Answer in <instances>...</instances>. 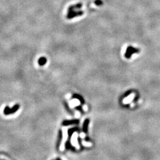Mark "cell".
Segmentation results:
<instances>
[{
  "label": "cell",
  "mask_w": 160,
  "mask_h": 160,
  "mask_svg": "<svg viewBox=\"0 0 160 160\" xmlns=\"http://www.w3.org/2000/svg\"><path fill=\"white\" fill-rule=\"evenodd\" d=\"M82 7V4L79 3L76 4L75 5H71L68 8V11H71V10H74L75 9H80Z\"/></svg>",
  "instance_id": "8992f818"
},
{
  "label": "cell",
  "mask_w": 160,
  "mask_h": 160,
  "mask_svg": "<svg viewBox=\"0 0 160 160\" xmlns=\"http://www.w3.org/2000/svg\"><path fill=\"white\" fill-rule=\"evenodd\" d=\"M20 109V105L18 104H16L12 108H10L9 106H6L4 108V114L6 116L10 115H13L15 113H16Z\"/></svg>",
  "instance_id": "6da1fadb"
},
{
  "label": "cell",
  "mask_w": 160,
  "mask_h": 160,
  "mask_svg": "<svg viewBox=\"0 0 160 160\" xmlns=\"http://www.w3.org/2000/svg\"><path fill=\"white\" fill-rule=\"evenodd\" d=\"M140 52V50L137 48H135V47L132 46H128L127 49H126V51L124 54V56L126 58L128 59H129V58H131L132 54L134 53H139Z\"/></svg>",
  "instance_id": "7a4b0ae2"
},
{
  "label": "cell",
  "mask_w": 160,
  "mask_h": 160,
  "mask_svg": "<svg viewBox=\"0 0 160 160\" xmlns=\"http://www.w3.org/2000/svg\"><path fill=\"white\" fill-rule=\"evenodd\" d=\"M82 144L85 145V146H91V144L89 142H85V141H83L82 142Z\"/></svg>",
  "instance_id": "30bf717a"
},
{
  "label": "cell",
  "mask_w": 160,
  "mask_h": 160,
  "mask_svg": "<svg viewBox=\"0 0 160 160\" xmlns=\"http://www.w3.org/2000/svg\"><path fill=\"white\" fill-rule=\"evenodd\" d=\"M81 136L82 138H84V134H81Z\"/></svg>",
  "instance_id": "8fae6325"
},
{
  "label": "cell",
  "mask_w": 160,
  "mask_h": 160,
  "mask_svg": "<svg viewBox=\"0 0 160 160\" xmlns=\"http://www.w3.org/2000/svg\"><path fill=\"white\" fill-rule=\"evenodd\" d=\"M63 132H64V136H63V141H62V145L61 147V150H63L64 148V144H65V143L66 142V139H67V129H66V128H64L63 129Z\"/></svg>",
  "instance_id": "277c9868"
},
{
  "label": "cell",
  "mask_w": 160,
  "mask_h": 160,
  "mask_svg": "<svg viewBox=\"0 0 160 160\" xmlns=\"http://www.w3.org/2000/svg\"><path fill=\"white\" fill-rule=\"evenodd\" d=\"M95 4L97 5H100L103 4V3H102V1H101V0H96V1H95Z\"/></svg>",
  "instance_id": "9c48e42d"
},
{
  "label": "cell",
  "mask_w": 160,
  "mask_h": 160,
  "mask_svg": "<svg viewBox=\"0 0 160 160\" xmlns=\"http://www.w3.org/2000/svg\"><path fill=\"white\" fill-rule=\"evenodd\" d=\"M134 99V95H133V94H131L129 96H128L127 98L124 99L123 100V103L124 104H126V103H129L130 101L132 100V99Z\"/></svg>",
  "instance_id": "ba28073f"
},
{
  "label": "cell",
  "mask_w": 160,
  "mask_h": 160,
  "mask_svg": "<svg viewBox=\"0 0 160 160\" xmlns=\"http://www.w3.org/2000/svg\"><path fill=\"white\" fill-rule=\"evenodd\" d=\"M84 14V12L82 11H75L74 10H71V11H68V13L67 15V18L68 19H71L74 17H76V16H82Z\"/></svg>",
  "instance_id": "3957f363"
},
{
  "label": "cell",
  "mask_w": 160,
  "mask_h": 160,
  "mask_svg": "<svg viewBox=\"0 0 160 160\" xmlns=\"http://www.w3.org/2000/svg\"><path fill=\"white\" fill-rule=\"evenodd\" d=\"M77 136H78L77 134H76V133H74V134H73V135H72L71 141H72V144L74 145V146L76 147L77 148H79L77 140H77Z\"/></svg>",
  "instance_id": "5b68a950"
},
{
  "label": "cell",
  "mask_w": 160,
  "mask_h": 160,
  "mask_svg": "<svg viewBox=\"0 0 160 160\" xmlns=\"http://www.w3.org/2000/svg\"><path fill=\"white\" fill-rule=\"evenodd\" d=\"M46 61H47L46 58L45 57H41L39 59L38 63L40 65L43 66V65H44L46 63Z\"/></svg>",
  "instance_id": "52a82bcc"
}]
</instances>
